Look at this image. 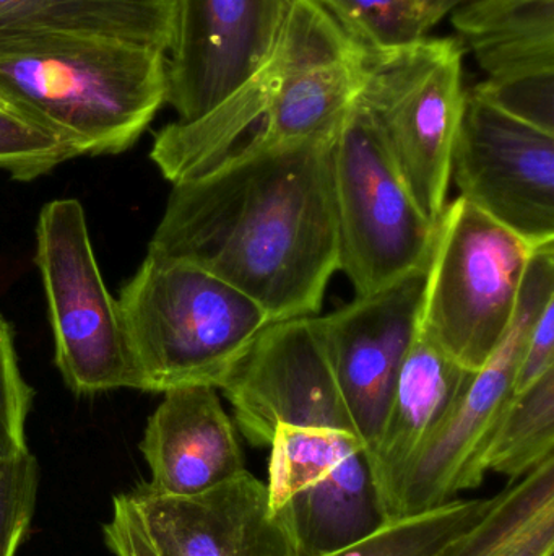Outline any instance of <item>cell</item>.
<instances>
[{
    "mask_svg": "<svg viewBox=\"0 0 554 556\" xmlns=\"http://www.w3.org/2000/svg\"><path fill=\"white\" fill-rule=\"evenodd\" d=\"M334 137L280 147L172 185L149 251L228 281L272 323L315 316L340 270Z\"/></svg>",
    "mask_w": 554,
    "mask_h": 556,
    "instance_id": "1",
    "label": "cell"
},
{
    "mask_svg": "<svg viewBox=\"0 0 554 556\" xmlns=\"http://www.w3.org/2000/svg\"><path fill=\"white\" fill-rule=\"evenodd\" d=\"M168 94V52L103 36L0 41V98L78 156L136 146Z\"/></svg>",
    "mask_w": 554,
    "mask_h": 556,
    "instance_id": "2",
    "label": "cell"
},
{
    "mask_svg": "<svg viewBox=\"0 0 554 556\" xmlns=\"http://www.w3.org/2000/svg\"><path fill=\"white\" fill-rule=\"evenodd\" d=\"M140 391L220 389L266 330L269 314L194 264L149 251L117 300Z\"/></svg>",
    "mask_w": 554,
    "mask_h": 556,
    "instance_id": "3",
    "label": "cell"
},
{
    "mask_svg": "<svg viewBox=\"0 0 554 556\" xmlns=\"http://www.w3.org/2000/svg\"><path fill=\"white\" fill-rule=\"evenodd\" d=\"M536 248L459 195L436 224L420 332L477 372L513 326Z\"/></svg>",
    "mask_w": 554,
    "mask_h": 556,
    "instance_id": "4",
    "label": "cell"
},
{
    "mask_svg": "<svg viewBox=\"0 0 554 556\" xmlns=\"http://www.w3.org/2000/svg\"><path fill=\"white\" fill-rule=\"evenodd\" d=\"M464 52L458 39L425 38L396 51L366 54L357 100L433 224L448 205L452 152L467 98Z\"/></svg>",
    "mask_w": 554,
    "mask_h": 556,
    "instance_id": "5",
    "label": "cell"
},
{
    "mask_svg": "<svg viewBox=\"0 0 554 556\" xmlns=\"http://www.w3.org/2000/svg\"><path fill=\"white\" fill-rule=\"evenodd\" d=\"M332 176L340 270L357 296L428 269L436 224L420 211L379 130L358 101L335 132Z\"/></svg>",
    "mask_w": 554,
    "mask_h": 556,
    "instance_id": "6",
    "label": "cell"
},
{
    "mask_svg": "<svg viewBox=\"0 0 554 556\" xmlns=\"http://www.w3.org/2000/svg\"><path fill=\"white\" fill-rule=\"evenodd\" d=\"M35 263L65 386L78 395L140 391L119 304L101 276L77 199H55L39 212Z\"/></svg>",
    "mask_w": 554,
    "mask_h": 556,
    "instance_id": "7",
    "label": "cell"
},
{
    "mask_svg": "<svg viewBox=\"0 0 554 556\" xmlns=\"http://www.w3.org/2000/svg\"><path fill=\"white\" fill-rule=\"evenodd\" d=\"M554 300V243L536 248L513 326L490 362L475 372L445 424L423 444L403 480L402 519L441 508L484 483V459L514 395V379L530 327Z\"/></svg>",
    "mask_w": 554,
    "mask_h": 556,
    "instance_id": "8",
    "label": "cell"
},
{
    "mask_svg": "<svg viewBox=\"0 0 554 556\" xmlns=\"http://www.w3.org/2000/svg\"><path fill=\"white\" fill-rule=\"evenodd\" d=\"M270 450V506L295 539L299 556L331 554L384 525L357 434L282 425Z\"/></svg>",
    "mask_w": 554,
    "mask_h": 556,
    "instance_id": "9",
    "label": "cell"
},
{
    "mask_svg": "<svg viewBox=\"0 0 554 556\" xmlns=\"http://www.w3.org/2000/svg\"><path fill=\"white\" fill-rule=\"evenodd\" d=\"M461 198L530 247L554 243V136L467 90L452 152Z\"/></svg>",
    "mask_w": 554,
    "mask_h": 556,
    "instance_id": "10",
    "label": "cell"
},
{
    "mask_svg": "<svg viewBox=\"0 0 554 556\" xmlns=\"http://www.w3.org/2000/svg\"><path fill=\"white\" fill-rule=\"evenodd\" d=\"M220 389L233 405L237 428L253 446H270L282 425L357 434L314 316L269 324Z\"/></svg>",
    "mask_w": 554,
    "mask_h": 556,
    "instance_id": "11",
    "label": "cell"
},
{
    "mask_svg": "<svg viewBox=\"0 0 554 556\" xmlns=\"http://www.w3.org/2000/svg\"><path fill=\"white\" fill-rule=\"evenodd\" d=\"M325 13L315 0H289L279 38L260 67L201 119L172 121L156 134L150 159L166 181H191L279 149L275 111L280 88Z\"/></svg>",
    "mask_w": 554,
    "mask_h": 556,
    "instance_id": "12",
    "label": "cell"
},
{
    "mask_svg": "<svg viewBox=\"0 0 554 556\" xmlns=\"http://www.w3.org/2000/svg\"><path fill=\"white\" fill-rule=\"evenodd\" d=\"M428 269L325 316L315 329L368 459L376 450L400 369L420 332Z\"/></svg>",
    "mask_w": 554,
    "mask_h": 556,
    "instance_id": "13",
    "label": "cell"
},
{
    "mask_svg": "<svg viewBox=\"0 0 554 556\" xmlns=\"http://www.w3.org/2000/svg\"><path fill=\"white\" fill-rule=\"evenodd\" d=\"M289 0H179L166 103L178 123L210 113L272 51Z\"/></svg>",
    "mask_w": 554,
    "mask_h": 556,
    "instance_id": "14",
    "label": "cell"
},
{
    "mask_svg": "<svg viewBox=\"0 0 554 556\" xmlns=\"http://www.w3.org/2000/svg\"><path fill=\"white\" fill-rule=\"evenodd\" d=\"M159 556H299L263 482L243 470L194 495L129 493Z\"/></svg>",
    "mask_w": 554,
    "mask_h": 556,
    "instance_id": "15",
    "label": "cell"
},
{
    "mask_svg": "<svg viewBox=\"0 0 554 556\" xmlns=\"http://www.w3.org/2000/svg\"><path fill=\"white\" fill-rule=\"evenodd\" d=\"M140 441L149 464L150 490L194 495L246 470L233 421L211 386L165 392Z\"/></svg>",
    "mask_w": 554,
    "mask_h": 556,
    "instance_id": "16",
    "label": "cell"
},
{
    "mask_svg": "<svg viewBox=\"0 0 554 556\" xmlns=\"http://www.w3.org/2000/svg\"><path fill=\"white\" fill-rule=\"evenodd\" d=\"M474 376L418 332L397 378L376 450L368 459L384 522L402 519L410 464L454 410Z\"/></svg>",
    "mask_w": 554,
    "mask_h": 556,
    "instance_id": "17",
    "label": "cell"
},
{
    "mask_svg": "<svg viewBox=\"0 0 554 556\" xmlns=\"http://www.w3.org/2000/svg\"><path fill=\"white\" fill-rule=\"evenodd\" d=\"M452 25L487 84L554 75V0H468Z\"/></svg>",
    "mask_w": 554,
    "mask_h": 556,
    "instance_id": "18",
    "label": "cell"
},
{
    "mask_svg": "<svg viewBox=\"0 0 554 556\" xmlns=\"http://www.w3.org/2000/svg\"><path fill=\"white\" fill-rule=\"evenodd\" d=\"M179 0H0V41L35 36H103L169 52Z\"/></svg>",
    "mask_w": 554,
    "mask_h": 556,
    "instance_id": "19",
    "label": "cell"
},
{
    "mask_svg": "<svg viewBox=\"0 0 554 556\" xmlns=\"http://www.w3.org/2000/svg\"><path fill=\"white\" fill-rule=\"evenodd\" d=\"M554 555V457L491 498L480 521L435 556Z\"/></svg>",
    "mask_w": 554,
    "mask_h": 556,
    "instance_id": "20",
    "label": "cell"
},
{
    "mask_svg": "<svg viewBox=\"0 0 554 556\" xmlns=\"http://www.w3.org/2000/svg\"><path fill=\"white\" fill-rule=\"evenodd\" d=\"M554 457V369L507 404L485 454V472L517 482Z\"/></svg>",
    "mask_w": 554,
    "mask_h": 556,
    "instance_id": "21",
    "label": "cell"
},
{
    "mask_svg": "<svg viewBox=\"0 0 554 556\" xmlns=\"http://www.w3.org/2000/svg\"><path fill=\"white\" fill-rule=\"evenodd\" d=\"M490 500H454L441 508L384 522L366 538L324 556H435L474 528Z\"/></svg>",
    "mask_w": 554,
    "mask_h": 556,
    "instance_id": "22",
    "label": "cell"
},
{
    "mask_svg": "<svg viewBox=\"0 0 554 556\" xmlns=\"http://www.w3.org/2000/svg\"><path fill=\"white\" fill-rule=\"evenodd\" d=\"M366 54L396 51L428 38L438 18L420 0H315Z\"/></svg>",
    "mask_w": 554,
    "mask_h": 556,
    "instance_id": "23",
    "label": "cell"
},
{
    "mask_svg": "<svg viewBox=\"0 0 554 556\" xmlns=\"http://www.w3.org/2000/svg\"><path fill=\"white\" fill-rule=\"evenodd\" d=\"M78 159L64 140L10 106H0V172L28 182Z\"/></svg>",
    "mask_w": 554,
    "mask_h": 556,
    "instance_id": "24",
    "label": "cell"
},
{
    "mask_svg": "<svg viewBox=\"0 0 554 556\" xmlns=\"http://www.w3.org/2000/svg\"><path fill=\"white\" fill-rule=\"evenodd\" d=\"M39 466L29 450L0 463V556H15L35 513Z\"/></svg>",
    "mask_w": 554,
    "mask_h": 556,
    "instance_id": "25",
    "label": "cell"
},
{
    "mask_svg": "<svg viewBox=\"0 0 554 556\" xmlns=\"http://www.w3.org/2000/svg\"><path fill=\"white\" fill-rule=\"evenodd\" d=\"M35 391L20 371L10 324L0 314V463L28 450L26 420Z\"/></svg>",
    "mask_w": 554,
    "mask_h": 556,
    "instance_id": "26",
    "label": "cell"
},
{
    "mask_svg": "<svg viewBox=\"0 0 554 556\" xmlns=\"http://www.w3.org/2000/svg\"><path fill=\"white\" fill-rule=\"evenodd\" d=\"M474 88L510 116L554 136V75L503 85L481 81Z\"/></svg>",
    "mask_w": 554,
    "mask_h": 556,
    "instance_id": "27",
    "label": "cell"
},
{
    "mask_svg": "<svg viewBox=\"0 0 554 556\" xmlns=\"http://www.w3.org/2000/svg\"><path fill=\"white\" fill-rule=\"evenodd\" d=\"M554 369V300L530 327L514 379V394L539 381Z\"/></svg>",
    "mask_w": 554,
    "mask_h": 556,
    "instance_id": "28",
    "label": "cell"
},
{
    "mask_svg": "<svg viewBox=\"0 0 554 556\" xmlns=\"http://www.w3.org/2000/svg\"><path fill=\"white\" fill-rule=\"evenodd\" d=\"M104 542L114 556H159L146 538L129 493L113 500V516L103 529Z\"/></svg>",
    "mask_w": 554,
    "mask_h": 556,
    "instance_id": "29",
    "label": "cell"
},
{
    "mask_svg": "<svg viewBox=\"0 0 554 556\" xmlns=\"http://www.w3.org/2000/svg\"><path fill=\"white\" fill-rule=\"evenodd\" d=\"M433 15L441 22L449 13L454 12L459 7L464 5L468 0H420Z\"/></svg>",
    "mask_w": 554,
    "mask_h": 556,
    "instance_id": "30",
    "label": "cell"
},
{
    "mask_svg": "<svg viewBox=\"0 0 554 556\" xmlns=\"http://www.w3.org/2000/svg\"><path fill=\"white\" fill-rule=\"evenodd\" d=\"M552 556H554V555H552Z\"/></svg>",
    "mask_w": 554,
    "mask_h": 556,
    "instance_id": "31",
    "label": "cell"
}]
</instances>
